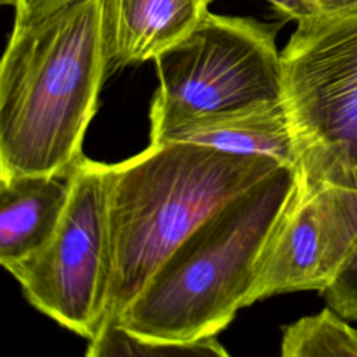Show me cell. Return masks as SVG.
Segmentation results:
<instances>
[{
    "instance_id": "obj_1",
    "label": "cell",
    "mask_w": 357,
    "mask_h": 357,
    "mask_svg": "<svg viewBox=\"0 0 357 357\" xmlns=\"http://www.w3.org/2000/svg\"><path fill=\"white\" fill-rule=\"evenodd\" d=\"M106 77L100 0L14 24L0 64V177L70 174Z\"/></svg>"
},
{
    "instance_id": "obj_2",
    "label": "cell",
    "mask_w": 357,
    "mask_h": 357,
    "mask_svg": "<svg viewBox=\"0 0 357 357\" xmlns=\"http://www.w3.org/2000/svg\"><path fill=\"white\" fill-rule=\"evenodd\" d=\"M297 188L296 167L282 165L220 205L181 240L112 322L162 342L216 336L250 305Z\"/></svg>"
},
{
    "instance_id": "obj_3",
    "label": "cell",
    "mask_w": 357,
    "mask_h": 357,
    "mask_svg": "<svg viewBox=\"0 0 357 357\" xmlns=\"http://www.w3.org/2000/svg\"><path fill=\"white\" fill-rule=\"evenodd\" d=\"M282 165L265 155L185 142H151L144 152L109 165L113 273L106 324L205 218Z\"/></svg>"
},
{
    "instance_id": "obj_4",
    "label": "cell",
    "mask_w": 357,
    "mask_h": 357,
    "mask_svg": "<svg viewBox=\"0 0 357 357\" xmlns=\"http://www.w3.org/2000/svg\"><path fill=\"white\" fill-rule=\"evenodd\" d=\"M280 59L298 188L357 178V4L297 22Z\"/></svg>"
},
{
    "instance_id": "obj_5",
    "label": "cell",
    "mask_w": 357,
    "mask_h": 357,
    "mask_svg": "<svg viewBox=\"0 0 357 357\" xmlns=\"http://www.w3.org/2000/svg\"><path fill=\"white\" fill-rule=\"evenodd\" d=\"M283 22L206 13L190 35L153 60L159 86L151 126L283 100L276 46Z\"/></svg>"
},
{
    "instance_id": "obj_6",
    "label": "cell",
    "mask_w": 357,
    "mask_h": 357,
    "mask_svg": "<svg viewBox=\"0 0 357 357\" xmlns=\"http://www.w3.org/2000/svg\"><path fill=\"white\" fill-rule=\"evenodd\" d=\"M107 174L109 165L84 156L71 172L68 202L53 237L6 269L31 305L88 342L106 325L112 286Z\"/></svg>"
},
{
    "instance_id": "obj_7",
    "label": "cell",
    "mask_w": 357,
    "mask_h": 357,
    "mask_svg": "<svg viewBox=\"0 0 357 357\" xmlns=\"http://www.w3.org/2000/svg\"><path fill=\"white\" fill-rule=\"evenodd\" d=\"M356 245L357 178L297 188L268 248L250 304L290 291L322 293Z\"/></svg>"
},
{
    "instance_id": "obj_8",
    "label": "cell",
    "mask_w": 357,
    "mask_h": 357,
    "mask_svg": "<svg viewBox=\"0 0 357 357\" xmlns=\"http://www.w3.org/2000/svg\"><path fill=\"white\" fill-rule=\"evenodd\" d=\"M212 0H100L107 75L155 60L190 35Z\"/></svg>"
},
{
    "instance_id": "obj_9",
    "label": "cell",
    "mask_w": 357,
    "mask_h": 357,
    "mask_svg": "<svg viewBox=\"0 0 357 357\" xmlns=\"http://www.w3.org/2000/svg\"><path fill=\"white\" fill-rule=\"evenodd\" d=\"M151 142H185L229 153L265 155L297 170V153L283 100L151 126Z\"/></svg>"
},
{
    "instance_id": "obj_10",
    "label": "cell",
    "mask_w": 357,
    "mask_h": 357,
    "mask_svg": "<svg viewBox=\"0 0 357 357\" xmlns=\"http://www.w3.org/2000/svg\"><path fill=\"white\" fill-rule=\"evenodd\" d=\"M70 190L71 173L0 177V264L4 269L49 243L64 215Z\"/></svg>"
},
{
    "instance_id": "obj_11",
    "label": "cell",
    "mask_w": 357,
    "mask_h": 357,
    "mask_svg": "<svg viewBox=\"0 0 357 357\" xmlns=\"http://www.w3.org/2000/svg\"><path fill=\"white\" fill-rule=\"evenodd\" d=\"M283 357H357V328L329 305L282 328Z\"/></svg>"
},
{
    "instance_id": "obj_12",
    "label": "cell",
    "mask_w": 357,
    "mask_h": 357,
    "mask_svg": "<svg viewBox=\"0 0 357 357\" xmlns=\"http://www.w3.org/2000/svg\"><path fill=\"white\" fill-rule=\"evenodd\" d=\"M85 354L88 357L229 356V353L225 350L216 336H208L191 342H162L137 336L114 322L106 324L102 332L93 340L88 342V349Z\"/></svg>"
},
{
    "instance_id": "obj_13",
    "label": "cell",
    "mask_w": 357,
    "mask_h": 357,
    "mask_svg": "<svg viewBox=\"0 0 357 357\" xmlns=\"http://www.w3.org/2000/svg\"><path fill=\"white\" fill-rule=\"evenodd\" d=\"M321 294L343 318L357 321V245L336 279Z\"/></svg>"
},
{
    "instance_id": "obj_14",
    "label": "cell",
    "mask_w": 357,
    "mask_h": 357,
    "mask_svg": "<svg viewBox=\"0 0 357 357\" xmlns=\"http://www.w3.org/2000/svg\"><path fill=\"white\" fill-rule=\"evenodd\" d=\"M75 0H1L14 10V24H26L43 18Z\"/></svg>"
},
{
    "instance_id": "obj_15",
    "label": "cell",
    "mask_w": 357,
    "mask_h": 357,
    "mask_svg": "<svg viewBox=\"0 0 357 357\" xmlns=\"http://www.w3.org/2000/svg\"><path fill=\"white\" fill-rule=\"evenodd\" d=\"M283 21L300 22L318 13L321 7L315 0H266Z\"/></svg>"
},
{
    "instance_id": "obj_16",
    "label": "cell",
    "mask_w": 357,
    "mask_h": 357,
    "mask_svg": "<svg viewBox=\"0 0 357 357\" xmlns=\"http://www.w3.org/2000/svg\"><path fill=\"white\" fill-rule=\"evenodd\" d=\"M321 7V11H336L350 6H356L357 0H315Z\"/></svg>"
}]
</instances>
